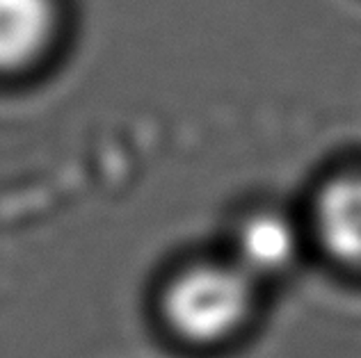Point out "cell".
I'll return each instance as SVG.
<instances>
[{"instance_id": "obj_3", "label": "cell", "mask_w": 361, "mask_h": 358, "mask_svg": "<svg viewBox=\"0 0 361 358\" xmlns=\"http://www.w3.org/2000/svg\"><path fill=\"white\" fill-rule=\"evenodd\" d=\"M58 12L53 0H0V73H21L49 53Z\"/></svg>"}, {"instance_id": "obj_4", "label": "cell", "mask_w": 361, "mask_h": 358, "mask_svg": "<svg viewBox=\"0 0 361 358\" xmlns=\"http://www.w3.org/2000/svg\"><path fill=\"white\" fill-rule=\"evenodd\" d=\"M316 231L331 258L361 269V172L334 178L316 203Z\"/></svg>"}, {"instance_id": "obj_2", "label": "cell", "mask_w": 361, "mask_h": 358, "mask_svg": "<svg viewBox=\"0 0 361 358\" xmlns=\"http://www.w3.org/2000/svg\"><path fill=\"white\" fill-rule=\"evenodd\" d=\"M300 253L298 231L288 217L274 210L247 215L233 233V262L254 281L283 274Z\"/></svg>"}, {"instance_id": "obj_1", "label": "cell", "mask_w": 361, "mask_h": 358, "mask_svg": "<svg viewBox=\"0 0 361 358\" xmlns=\"http://www.w3.org/2000/svg\"><path fill=\"white\" fill-rule=\"evenodd\" d=\"M254 286L256 281L233 260L188 267L163 295L165 322L190 345H220L250 322Z\"/></svg>"}]
</instances>
